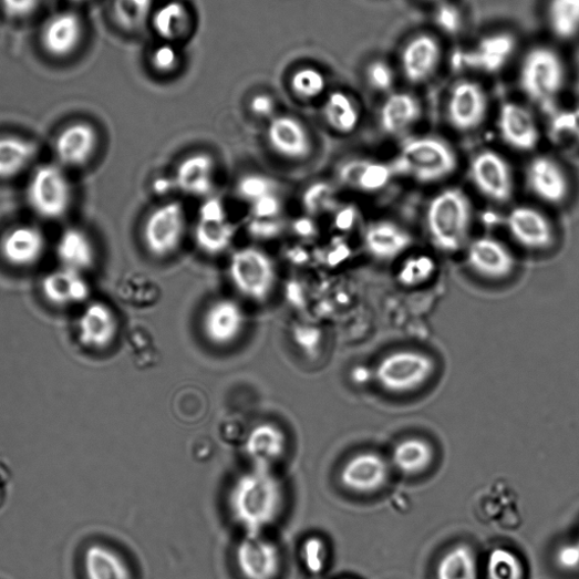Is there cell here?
Segmentation results:
<instances>
[{
    "label": "cell",
    "instance_id": "1f68e13d",
    "mask_svg": "<svg viewBox=\"0 0 579 579\" xmlns=\"http://www.w3.org/2000/svg\"><path fill=\"white\" fill-rule=\"evenodd\" d=\"M413 242L412 236L400 226L383 221L372 225L364 235V245L372 256L391 260L406 251Z\"/></svg>",
    "mask_w": 579,
    "mask_h": 579
},
{
    "label": "cell",
    "instance_id": "836d02e7",
    "mask_svg": "<svg viewBox=\"0 0 579 579\" xmlns=\"http://www.w3.org/2000/svg\"><path fill=\"white\" fill-rule=\"evenodd\" d=\"M37 146L19 136L0 137V179H12L34 161Z\"/></svg>",
    "mask_w": 579,
    "mask_h": 579
},
{
    "label": "cell",
    "instance_id": "f546056e",
    "mask_svg": "<svg viewBox=\"0 0 579 579\" xmlns=\"http://www.w3.org/2000/svg\"><path fill=\"white\" fill-rule=\"evenodd\" d=\"M394 176L391 165L371 161H350L339 169L343 185L363 193L384 189Z\"/></svg>",
    "mask_w": 579,
    "mask_h": 579
},
{
    "label": "cell",
    "instance_id": "2e32d148",
    "mask_svg": "<svg viewBox=\"0 0 579 579\" xmlns=\"http://www.w3.org/2000/svg\"><path fill=\"white\" fill-rule=\"evenodd\" d=\"M507 228L514 240L530 250H546L555 242L550 220L531 206L515 207L507 218Z\"/></svg>",
    "mask_w": 579,
    "mask_h": 579
},
{
    "label": "cell",
    "instance_id": "ac0fdd59",
    "mask_svg": "<svg viewBox=\"0 0 579 579\" xmlns=\"http://www.w3.org/2000/svg\"><path fill=\"white\" fill-rule=\"evenodd\" d=\"M118 333V321L111 307L91 302L80 316L77 334L81 343L92 350L107 349Z\"/></svg>",
    "mask_w": 579,
    "mask_h": 579
},
{
    "label": "cell",
    "instance_id": "3957f363",
    "mask_svg": "<svg viewBox=\"0 0 579 579\" xmlns=\"http://www.w3.org/2000/svg\"><path fill=\"white\" fill-rule=\"evenodd\" d=\"M426 223L431 239L440 250H459L468 237L472 224L468 197L458 188L443 190L432 199Z\"/></svg>",
    "mask_w": 579,
    "mask_h": 579
},
{
    "label": "cell",
    "instance_id": "681fc988",
    "mask_svg": "<svg viewBox=\"0 0 579 579\" xmlns=\"http://www.w3.org/2000/svg\"><path fill=\"white\" fill-rule=\"evenodd\" d=\"M281 213L282 203L276 193L261 197L251 204L252 219H279Z\"/></svg>",
    "mask_w": 579,
    "mask_h": 579
},
{
    "label": "cell",
    "instance_id": "ee69618b",
    "mask_svg": "<svg viewBox=\"0 0 579 579\" xmlns=\"http://www.w3.org/2000/svg\"><path fill=\"white\" fill-rule=\"evenodd\" d=\"M302 204L309 215L320 216L327 214L334 206V192L325 183H316L304 192Z\"/></svg>",
    "mask_w": 579,
    "mask_h": 579
},
{
    "label": "cell",
    "instance_id": "5b68a950",
    "mask_svg": "<svg viewBox=\"0 0 579 579\" xmlns=\"http://www.w3.org/2000/svg\"><path fill=\"white\" fill-rule=\"evenodd\" d=\"M229 277L246 298L265 302L277 285L276 266L269 254L255 247L237 250L230 258Z\"/></svg>",
    "mask_w": 579,
    "mask_h": 579
},
{
    "label": "cell",
    "instance_id": "b9f144b4",
    "mask_svg": "<svg viewBox=\"0 0 579 579\" xmlns=\"http://www.w3.org/2000/svg\"><path fill=\"white\" fill-rule=\"evenodd\" d=\"M488 579H523V566L518 557L503 548L495 549L487 561Z\"/></svg>",
    "mask_w": 579,
    "mask_h": 579
},
{
    "label": "cell",
    "instance_id": "74e56055",
    "mask_svg": "<svg viewBox=\"0 0 579 579\" xmlns=\"http://www.w3.org/2000/svg\"><path fill=\"white\" fill-rule=\"evenodd\" d=\"M437 579H477V559L472 549L459 545L446 552L440 560Z\"/></svg>",
    "mask_w": 579,
    "mask_h": 579
},
{
    "label": "cell",
    "instance_id": "4dcf8cb0",
    "mask_svg": "<svg viewBox=\"0 0 579 579\" xmlns=\"http://www.w3.org/2000/svg\"><path fill=\"white\" fill-rule=\"evenodd\" d=\"M423 114L418 100L405 92L392 93L380 112L381 128L389 135H399L415 125Z\"/></svg>",
    "mask_w": 579,
    "mask_h": 579
},
{
    "label": "cell",
    "instance_id": "52a82bcc",
    "mask_svg": "<svg viewBox=\"0 0 579 579\" xmlns=\"http://www.w3.org/2000/svg\"><path fill=\"white\" fill-rule=\"evenodd\" d=\"M435 372L434 360L425 353L403 350L386 355L378 365L376 380L392 394H405L423 386Z\"/></svg>",
    "mask_w": 579,
    "mask_h": 579
},
{
    "label": "cell",
    "instance_id": "e575fe53",
    "mask_svg": "<svg viewBox=\"0 0 579 579\" xmlns=\"http://www.w3.org/2000/svg\"><path fill=\"white\" fill-rule=\"evenodd\" d=\"M84 575L86 579H132L126 561L116 551L101 546L85 552Z\"/></svg>",
    "mask_w": 579,
    "mask_h": 579
},
{
    "label": "cell",
    "instance_id": "83f0119b",
    "mask_svg": "<svg viewBox=\"0 0 579 579\" xmlns=\"http://www.w3.org/2000/svg\"><path fill=\"white\" fill-rule=\"evenodd\" d=\"M215 175L214 157L206 153H195L178 165L175 184L185 194L200 197L214 189Z\"/></svg>",
    "mask_w": 579,
    "mask_h": 579
},
{
    "label": "cell",
    "instance_id": "db71d44e",
    "mask_svg": "<svg viewBox=\"0 0 579 579\" xmlns=\"http://www.w3.org/2000/svg\"><path fill=\"white\" fill-rule=\"evenodd\" d=\"M249 108L257 117L268 118L276 112V101L267 93H259L251 97Z\"/></svg>",
    "mask_w": 579,
    "mask_h": 579
},
{
    "label": "cell",
    "instance_id": "6da1fadb",
    "mask_svg": "<svg viewBox=\"0 0 579 579\" xmlns=\"http://www.w3.org/2000/svg\"><path fill=\"white\" fill-rule=\"evenodd\" d=\"M285 493L270 467L254 466L234 484L229 506L247 536H260L281 514Z\"/></svg>",
    "mask_w": 579,
    "mask_h": 579
},
{
    "label": "cell",
    "instance_id": "ab89813d",
    "mask_svg": "<svg viewBox=\"0 0 579 579\" xmlns=\"http://www.w3.org/2000/svg\"><path fill=\"white\" fill-rule=\"evenodd\" d=\"M155 0H114V17L118 25L128 32H138L149 23Z\"/></svg>",
    "mask_w": 579,
    "mask_h": 579
},
{
    "label": "cell",
    "instance_id": "91938a15",
    "mask_svg": "<svg viewBox=\"0 0 579 579\" xmlns=\"http://www.w3.org/2000/svg\"><path fill=\"white\" fill-rule=\"evenodd\" d=\"M72 2L82 3V2H85V0H72Z\"/></svg>",
    "mask_w": 579,
    "mask_h": 579
},
{
    "label": "cell",
    "instance_id": "4fadbf2b",
    "mask_svg": "<svg viewBox=\"0 0 579 579\" xmlns=\"http://www.w3.org/2000/svg\"><path fill=\"white\" fill-rule=\"evenodd\" d=\"M389 476V464L380 454L363 452L345 462L340 472V482L347 490L366 495L381 490Z\"/></svg>",
    "mask_w": 579,
    "mask_h": 579
},
{
    "label": "cell",
    "instance_id": "d590c367",
    "mask_svg": "<svg viewBox=\"0 0 579 579\" xmlns=\"http://www.w3.org/2000/svg\"><path fill=\"white\" fill-rule=\"evenodd\" d=\"M323 114L329 126L347 135L359 125L360 111L354 100L343 91H333L327 97Z\"/></svg>",
    "mask_w": 579,
    "mask_h": 579
},
{
    "label": "cell",
    "instance_id": "11a10c76",
    "mask_svg": "<svg viewBox=\"0 0 579 579\" xmlns=\"http://www.w3.org/2000/svg\"><path fill=\"white\" fill-rule=\"evenodd\" d=\"M556 560L564 570H577L579 568V545L576 542L562 546L557 552Z\"/></svg>",
    "mask_w": 579,
    "mask_h": 579
},
{
    "label": "cell",
    "instance_id": "c3c4849f",
    "mask_svg": "<svg viewBox=\"0 0 579 579\" xmlns=\"http://www.w3.org/2000/svg\"><path fill=\"white\" fill-rule=\"evenodd\" d=\"M293 340L303 353L313 356L321 349L323 334L319 328L297 325L293 330Z\"/></svg>",
    "mask_w": 579,
    "mask_h": 579
},
{
    "label": "cell",
    "instance_id": "6125c7cd",
    "mask_svg": "<svg viewBox=\"0 0 579 579\" xmlns=\"http://www.w3.org/2000/svg\"><path fill=\"white\" fill-rule=\"evenodd\" d=\"M577 544L579 545V540L577 541Z\"/></svg>",
    "mask_w": 579,
    "mask_h": 579
},
{
    "label": "cell",
    "instance_id": "277c9868",
    "mask_svg": "<svg viewBox=\"0 0 579 579\" xmlns=\"http://www.w3.org/2000/svg\"><path fill=\"white\" fill-rule=\"evenodd\" d=\"M566 68L551 48L539 45L525 55L520 71L519 85L523 93L536 103H548L564 89Z\"/></svg>",
    "mask_w": 579,
    "mask_h": 579
},
{
    "label": "cell",
    "instance_id": "8992f818",
    "mask_svg": "<svg viewBox=\"0 0 579 579\" xmlns=\"http://www.w3.org/2000/svg\"><path fill=\"white\" fill-rule=\"evenodd\" d=\"M27 196L34 214L46 220H58L68 214L72 187L61 166L41 165L30 178Z\"/></svg>",
    "mask_w": 579,
    "mask_h": 579
},
{
    "label": "cell",
    "instance_id": "30bf717a",
    "mask_svg": "<svg viewBox=\"0 0 579 579\" xmlns=\"http://www.w3.org/2000/svg\"><path fill=\"white\" fill-rule=\"evenodd\" d=\"M473 184L488 199L504 204L514 194L511 169L499 153L486 149L478 153L469 165Z\"/></svg>",
    "mask_w": 579,
    "mask_h": 579
},
{
    "label": "cell",
    "instance_id": "484cf974",
    "mask_svg": "<svg viewBox=\"0 0 579 579\" xmlns=\"http://www.w3.org/2000/svg\"><path fill=\"white\" fill-rule=\"evenodd\" d=\"M41 289L50 303L60 307L83 303L90 296V286L83 273L65 268L45 276Z\"/></svg>",
    "mask_w": 579,
    "mask_h": 579
},
{
    "label": "cell",
    "instance_id": "680465c9",
    "mask_svg": "<svg viewBox=\"0 0 579 579\" xmlns=\"http://www.w3.org/2000/svg\"><path fill=\"white\" fill-rule=\"evenodd\" d=\"M352 381L358 385H363L370 382L372 375L370 371L365 370L363 366H356L351 374Z\"/></svg>",
    "mask_w": 579,
    "mask_h": 579
},
{
    "label": "cell",
    "instance_id": "d6a6232c",
    "mask_svg": "<svg viewBox=\"0 0 579 579\" xmlns=\"http://www.w3.org/2000/svg\"><path fill=\"white\" fill-rule=\"evenodd\" d=\"M56 254L62 268L80 273L91 269L95 261L92 239L79 228H68L62 232L56 245Z\"/></svg>",
    "mask_w": 579,
    "mask_h": 579
},
{
    "label": "cell",
    "instance_id": "f6af8a7d",
    "mask_svg": "<svg viewBox=\"0 0 579 579\" xmlns=\"http://www.w3.org/2000/svg\"><path fill=\"white\" fill-rule=\"evenodd\" d=\"M151 68L161 75L175 73L182 63L180 52L177 44L163 42L153 49L149 56Z\"/></svg>",
    "mask_w": 579,
    "mask_h": 579
},
{
    "label": "cell",
    "instance_id": "f907efd6",
    "mask_svg": "<svg viewBox=\"0 0 579 579\" xmlns=\"http://www.w3.org/2000/svg\"><path fill=\"white\" fill-rule=\"evenodd\" d=\"M285 230V225L280 219H251L248 225L249 234L258 240H272L279 237Z\"/></svg>",
    "mask_w": 579,
    "mask_h": 579
},
{
    "label": "cell",
    "instance_id": "60d3db41",
    "mask_svg": "<svg viewBox=\"0 0 579 579\" xmlns=\"http://www.w3.org/2000/svg\"><path fill=\"white\" fill-rule=\"evenodd\" d=\"M292 92L302 100H313L322 96L328 87L324 73L312 66L297 70L290 81Z\"/></svg>",
    "mask_w": 579,
    "mask_h": 579
},
{
    "label": "cell",
    "instance_id": "9c48e42d",
    "mask_svg": "<svg viewBox=\"0 0 579 579\" xmlns=\"http://www.w3.org/2000/svg\"><path fill=\"white\" fill-rule=\"evenodd\" d=\"M488 108V95L479 82L459 81L454 84L448 95V123L457 132L476 131L485 123Z\"/></svg>",
    "mask_w": 579,
    "mask_h": 579
},
{
    "label": "cell",
    "instance_id": "9a60e30c",
    "mask_svg": "<svg viewBox=\"0 0 579 579\" xmlns=\"http://www.w3.org/2000/svg\"><path fill=\"white\" fill-rule=\"evenodd\" d=\"M467 262L477 275L494 281L507 279L516 268L511 251L492 237H480L468 245Z\"/></svg>",
    "mask_w": 579,
    "mask_h": 579
},
{
    "label": "cell",
    "instance_id": "603a6c76",
    "mask_svg": "<svg viewBox=\"0 0 579 579\" xmlns=\"http://www.w3.org/2000/svg\"><path fill=\"white\" fill-rule=\"evenodd\" d=\"M526 180L531 192L549 204H561L569 195V180L562 167L549 156L531 162Z\"/></svg>",
    "mask_w": 579,
    "mask_h": 579
},
{
    "label": "cell",
    "instance_id": "7c38bea8",
    "mask_svg": "<svg viewBox=\"0 0 579 579\" xmlns=\"http://www.w3.org/2000/svg\"><path fill=\"white\" fill-rule=\"evenodd\" d=\"M443 48L436 37L421 33L410 39L401 52V70L411 84H424L438 71Z\"/></svg>",
    "mask_w": 579,
    "mask_h": 579
},
{
    "label": "cell",
    "instance_id": "ba28073f",
    "mask_svg": "<svg viewBox=\"0 0 579 579\" xmlns=\"http://www.w3.org/2000/svg\"><path fill=\"white\" fill-rule=\"evenodd\" d=\"M185 231V208L182 203L172 200L148 215L143 227V241L153 257L166 258L179 248Z\"/></svg>",
    "mask_w": 579,
    "mask_h": 579
},
{
    "label": "cell",
    "instance_id": "5bb4252c",
    "mask_svg": "<svg viewBox=\"0 0 579 579\" xmlns=\"http://www.w3.org/2000/svg\"><path fill=\"white\" fill-rule=\"evenodd\" d=\"M236 562L244 579H276L281 571L279 548L260 536H246L240 541Z\"/></svg>",
    "mask_w": 579,
    "mask_h": 579
},
{
    "label": "cell",
    "instance_id": "44dd1931",
    "mask_svg": "<svg viewBox=\"0 0 579 579\" xmlns=\"http://www.w3.org/2000/svg\"><path fill=\"white\" fill-rule=\"evenodd\" d=\"M516 38L498 32L483 38L475 48L463 55L464 64L486 74H496L511 60L516 50Z\"/></svg>",
    "mask_w": 579,
    "mask_h": 579
},
{
    "label": "cell",
    "instance_id": "cb8c5ba5",
    "mask_svg": "<svg viewBox=\"0 0 579 579\" xmlns=\"http://www.w3.org/2000/svg\"><path fill=\"white\" fill-rule=\"evenodd\" d=\"M83 35L82 21L73 12H61L46 20L41 32L43 49L52 58L64 59L73 54Z\"/></svg>",
    "mask_w": 579,
    "mask_h": 579
},
{
    "label": "cell",
    "instance_id": "4316f807",
    "mask_svg": "<svg viewBox=\"0 0 579 579\" xmlns=\"http://www.w3.org/2000/svg\"><path fill=\"white\" fill-rule=\"evenodd\" d=\"M149 24L163 42L177 44L190 35L194 19L192 11L182 0H169L154 10Z\"/></svg>",
    "mask_w": 579,
    "mask_h": 579
},
{
    "label": "cell",
    "instance_id": "7bdbcfd3",
    "mask_svg": "<svg viewBox=\"0 0 579 579\" xmlns=\"http://www.w3.org/2000/svg\"><path fill=\"white\" fill-rule=\"evenodd\" d=\"M300 558L309 573L321 575L327 567L329 558L327 544L320 537L307 538L302 542Z\"/></svg>",
    "mask_w": 579,
    "mask_h": 579
},
{
    "label": "cell",
    "instance_id": "7dc6e473",
    "mask_svg": "<svg viewBox=\"0 0 579 579\" xmlns=\"http://www.w3.org/2000/svg\"><path fill=\"white\" fill-rule=\"evenodd\" d=\"M368 84L379 92L390 91L395 83V74L389 63L374 61L366 68Z\"/></svg>",
    "mask_w": 579,
    "mask_h": 579
},
{
    "label": "cell",
    "instance_id": "94428289",
    "mask_svg": "<svg viewBox=\"0 0 579 579\" xmlns=\"http://www.w3.org/2000/svg\"><path fill=\"white\" fill-rule=\"evenodd\" d=\"M427 2H440V0H427Z\"/></svg>",
    "mask_w": 579,
    "mask_h": 579
},
{
    "label": "cell",
    "instance_id": "d6986e66",
    "mask_svg": "<svg viewBox=\"0 0 579 579\" xmlns=\"http://www.w3.org/2000/svg\"><path fill=\"white\" fill-rule=\"evenodd\" d=\"M499 131L504 142L520 152L534 151L540 141L535 116L515 102L503 104L499 113Z\"/></svg>",
    "mask_w": 579,
    "mask_h": 579
},
{
    "label": "cell",
    "instance_id": "8d00e7d4",
    "mask_svg": "<svg viewBox=\"0 0 579 579\" xmlns=\"http://www.w3.org/2000/svg\"><path fill=\"white\" fill-rule=\"evenodd\" d=\"M393 464L405 476H415L426 471L433 459L432 446L417 438H409L396 445L393 452Z\"/></svg>",
    "mask_w": 579,
    "mask_h": 579
},
{
    "label": "cell",
    "instance_id": "f1b7e54d",
    "mask_svg": "<svg viewBox=\"0 0 579 579\" xmlns=\"http://www.w3.org/2000/svg\"><path fill=\"white\" fill-rule=\"evenodd\" d=\"M287 449V437L283 431L270 423L254 427L245 444L247 456L255 466L270 467L281 459Z\"/></svg>",
    "mask_w": 579,
    "mask_h": 579
},
{
    "label": "cell",
    "instance_id": "f5cc1de1",
    "mask_svg": "<svg viewBox=\"0 0 579 579\" xmlns=\"http://www.w3.org/2000/svg\"><path fill=\"white\" fill-rule=\"evenodd\" d=\"M4 13L12 19H24L39 8L40 0H0Z\"/></svg>",
    "mask_w": 579,
    "mask_h": 579
},
{
    "label": "cell",
    "instance_id": "d4e9b609",
    "mask_svg": "<svg viewBox=\"0 0 579 579\" xmlns=\"http://www.w3.org/2000/svg\"><path fill=\"white\" fill-rule=\"evenodd\" d=\"M99 143L95 128L86 123H75L58 136L55 153L63 167L85 166L93 157Z\"/></svg>",
    "mask_w": 579,
    "mask_h": 579
},
{
    "label": "cell",
    "instance_id": "bcb514c9",
    "mask_svg": "<svg viewBox=\"0 0 579 579\" xmlns=\"http://www.w3.org/2000/svg\"><path fill=\"white\" fill-rule=\"evenodd\" d=\"M276 183L261 175H247L237 185V194L252 204L261 197L276 193Z\"/></svg>",
    "mask_w": 579,
    "mask_h": 579
},
{
    "label": "cell",
    "instance_id": "ffe728a7",
    "mask_svg": "<svg viewBox=\"0 0 579 579\" xmlns=\"http://www.w3.org/2000/svg\"><path fill=\"white\" fill-rule=\"evenodd\" d=\"M271 148L285 159L303 161L311 153V138L306 126L289 115L276 116L267 131Z\"/></svg>",
    "mask_w": 579,
    "mask_h": 579
},
{
    "label": "cell",
    "instance_id": "816d5d0a",
    "mask_svg": "<svg viewBox=\"0 0 579 579\" xmlns=\"http://www.w3.org/2000/svg\"><path fill=\"white\" fill-rule=\"evenodd\" d=\"M436 23L449 34L458 33L462 28V15L458 9L449 4H443L436 13Z\"/></svg>",
    "mask_w": 579,
    "mask_h": 579
},
{
    "label": "cell",
    "instance_id": "9f6ffc18",
    "mask_svg": "<svg viewBox=\"0 0 579 579\" xmlns=\"http://www.w3.org/2000/svg\"><path fill=\"white\" fill-rule=\"evenodd\" d=\"M554 130L559 133H568L579 139V111L558 116L555 120Z\"/></svg>",
    "mask_w": 579,
    "mask_h": 579
},
{
    "label": "cell",
    "instance_id": "e0dca14e",
    "mask_svg": "<svg viewBox=\"0 0 579 579\" xmlns=\"http://www.w3.org/2000/svg\"><path fill=\"white\" fill-rule=\"evenodd\" d=\"M246 324L242 307L232 299H220L210 304L203 319V332L207 341L227 347L236 342Z\"/></svg>",
    "mask_w": 579,
    "mask_h": 579
},
{
    "label": "cell",
    "instance_id": "f35d334b",
    "mask_svg": "<svg viewBox=\"0 0 579 579\" xmlns=\"http://www.w3.org/2000/svg\"><path fill=\"white\" fill-rule=\"evenodd\" d=\"M548 24L560 40H571L579 33V0H550Z\"/></svg>",
    "mask_w": 579,
    "mask_h": 579
},
{
    "label": "cell",
    "instance_id": "7402d4cb",
    "mask_svg": "<svg viewBox=\"0 0 579 579\" xmlns=\"http://www.w3.org/2000/svg\"><path fill=\"white\" fill-rule=\"evenodd\" d=\"M44 249V235L35 226L12 228L0 240V255L15 268L33 267L41 259Z\"/></svg>",
    "mask_w": 579,
    "mask_h": 579
},
{
    "label": "cell",
    "instance_id": "7a4b0ae2",
    "mask_svg": "<svg viewBox=\"0 0 579 579\" xmlns=\"http://www.w3.org/2000/svg\"><path fill=\"white\" fill-rule=\"evenodd\" d=\"M394 175L421 184L445 180L457 169V155L453 147L438 137L410 139L391 164Z\"/></svg>",
    "mask_w": 579,
    "mask_h": 579
},
{
    "label": "cell",
    "instance_id": "6f0895ef",
    "mask_svg": "<svg viewBox=\"0 0 579 579\" xmlns=\"http://www.w3.org/2000/svg\"><path fill=\"white\" fill-rule=\"evenodd\" d=\"M293 230L301 238H312L318 234V228L309 218L297 219L293 224Z\"/></svg>",
    "mask_w": 579,
    "mask_h": 579
},
{
    "label": "cell",
    "instance_id": "8fae6325",
    "mask_svg": "<svg viewBox=\"0 0 579 579\" xmlns=\"http://www.w3.org/2000/svg\"><path fill=\"white\" fill-rule=\"evenodd\" d=\"M236 227L228 221L227 209L219 198H209L199 208L195 241L208 255L226 251L234 241Z\"/></svg>",
    "mask_w": 579,
    "mask_h": 579
}]
</instances>
